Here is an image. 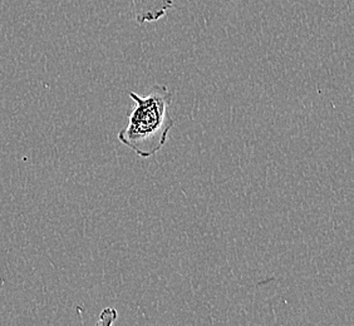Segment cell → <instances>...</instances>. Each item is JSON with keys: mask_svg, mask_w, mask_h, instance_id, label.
<instances>
[{"mask_svg": "<svg viewBox=\"0 0 354 326\" xmlns=\"http://www.w3.org/2000/svg\"><path fill=\"white\" fill-rule=\"evenodd\" d=\"M130 4L137 24L143 26L164 18L174 7V0H130Z\"/></svg>", "mask_w": 354, "mask_h": 326, "instance_id": "obj_2", "label": "cell"}, {"mask_svg": "<svg viewBox=\"0 0 354 326\" xmlns=\"http://www.w3.org/2000/svg\"><path fill=\"white\" fill-rule=\"evenodd\" d=\"M130 98L135 106L127 126L118 132V140L137 156L150 158L164 147L174 128L175 122L170 115L172 93L166 86L158 84L147 95L130 92Z\"/></svg>", "mask_w": 354, "mask_h": 326, "instance_id": "obj_1", "label": "cell"}, {"mask_svg": "<svg viewBox=\"0 0 354 326\" xmlns=\"http://www.w3.org/2000/svg\"><path fill=\"white\" fill-rule=\"evenodd\" d=\"M117 319V311L115 309H111V307H107V309H104L102 313H101V318H100V321H98V324L101 325H111V324H113Z\"/></svg>", "mask_w": 354, "mask_h": 326, "instance_id": "obj_3", "label": "cell"}]
</instances>
